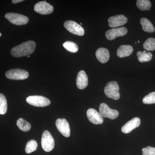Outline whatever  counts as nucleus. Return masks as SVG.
Returning a JSON list of instances; mask_svg holds the SVG:
<instances>
[{
  "instance_id": "1",
  "label": "nucleus",
  "mask_w": 155,
  "mask_h": 155,
  "mask_svg": "<svg viewBox=\"0 0 155 155\" xmlns=\"http://www.w3.org/2000/svg\"><path fill=\"white\" fill-rule=\"evenodd\" d=\"M35 47L36 43L35 42L33 41H29L13 48L11 50V54L15 58L28 56L34 52Z\"/></svg>"
},
{
  "instance_id": "2",
  "label": "nucleus",
  "mask_w": 155,
  "mask_h": 155,
  "mask_svg": "<svg viewBox=\"0 0 155 155\" xmlns=\"http://www.w3.org/2000/svg\"><path fill=\"white\" fill-rule=\"evenodd\" d=\"M104 93L108 97L116 101L120 98L119 85L116 81H110L107 84L104 88Z\"/></svg>"
},
{
  "instance_id": "3",
  "label": "nucleus",
  "mask_w": 155,
  "mask_h": 155,
  "mask_svg": "<svg viewBox=\"0 0 155 155\" xmlns=\"http://www.w3.org/2000/svg\"><path fill=\"white\" fill-rule=\"evenodd\" d=\"M55 142L52 136L47 130H45L41 138V146L43 149L47 152L52 150L54 147Z\"/></svg>"
},
{
  "instance_id": "4",
  "label": "nucleus",
  "mask_w": 155,
  "mask_h": 155,
  "mask_svg": "<svg viewBox=\"0 0 155 155\" xmlns=\"http://www.w3.org/2000/svg\"><path fill=\"white\" fill-rule=\"evenodd\" d=\"M5 17L12 24L17 25H25L29 21L28 17L17 13H7Z\"/></svg>"
},
{
  "instance_id": "5",
  "label": "nucleus",
  "mask_w": 155,
  "mask_h": 155,
  "mask_svg": "<svg viewBox=\"0 0 155 155\" xmlns=\"http://www.w3.org/2000/svg\"><path fill=\"white\" fill-rule=\"evenodd\" d=\"M5 75L7 78L10 79L22 80L28 78L29 74L26 70L20 69H14L7 71Z\"/></svg>"
},
{
  "instance_id": "6",
  "label": "nucleus",
  "mask_w": 155,
  "mask_h": 155,
  "mask_svg": "<svg viewBox=\"0 0 155 155\" xmlns=\"http://www.w3.org/2000/svg\"><path fill=\"white\" fill-rule=\"evenodd\" d=\"M26 101L29 104L37 107H46L51 104L48 99L41 96H30L27 97Z\"/></svg>"
},
{
  "instance_id": "7",
  "label": "nucleus",
  "mask_w": 155,
  "mask_h": 155,
  "mask_svg": "<svg viewBox=\"0 0 155 155\" xmlns=\"http://www.w3.org/2000/svg\"><path fill=\"white\" fill-rule=\"evenodd\" d=\"M99 113L103 118L107 117L111 119H116L119 115V112L117 110L111 109L105 103L100 104Z\"/></svg>"
},
{
  "instance_id": "8",
  "label": "nucleus",
  "mask_w": 155,
  "mask_h": 155,
  "mask_svg": "<svg viewBox=\"0 0 155 155\" xmlns=\"http://www.w3.org/2000/svg\"><path fill=\"white\" fill-rule=\"evenodd\" d=\"M65 28L70 33L78 36H83L84 30L81 25L72 20H68L64 23Z\"/></svg>"
},
{
  "instance_id": "9",
  "label": "nucleus",
  "mask_w": 155,
  "mask_h": 155,
  "mask_svg": "<svg viewBox=\"0 0 155 155\" xmlns=\"http://www.w3.org/2000/svg\"><path fill=\"white\" fill-rule=\"evenodd\" d=\"M34 11L42 15L51 14L54 11L53 6L45 1L39 2L35 5Z\"/></svg>"
},
{
  "instance_id": "10",
  "label": "nucleus",
  "mask_w": 155,
  "mask_h": 155,
  "mask_svg": "<svg viewBox=\"0 0 155 155\" xmlns=\"http://www.w3.org/2000/svg\"><path fill=\"white\" fill-rule=\"evenodd\" d=\"M56 125L58 130L64 136L68 137L70 135V129L68 121L65 119H58Z\"/></svg>"
},
{
  "instance_id": "11",
  "label": "nucleus",
  "mask_w": 155,
  "mask_h": 155,
  "mask_svg": "<svg viewBox=\"0 0 155 155\" xmlns=\"http://www.w3.org/2000/svg\"><path fill=\"white\" fill-rule=\"evenodd\" d=\"M127 33V28L125 27L114 28L107 31L106 37L109 40H113L118 37L124 36Z\"/></svg>"
},
{
  "instance_id": "12",
  "label": "nucleus",
  "mask_w": 155,
  "mask_h": 155,
  "mask_svg": "<svg viewBox=\"0 0 155 155\" xmlns=\"http://www.w3.org/2000/svg\"><path fill=\"white\" fill-rule=\"evenodd\" d=\"M108 21L109 26L115 28L125 25L127 22V19L123 15H116L110 17Z\"/></svg>"
},
{
  "instance_id": "13",
  "label": "nucleus",
  "mask_w": 155,
  "mask_h": 155,
  "mask_svg": "<svg viewBox=\"0 0 155 155\" xmlns=\"http://www.w3.org/2000/svg\"><path fill=\"white\" fill-rule=\"evenodd\" d=\"M87 116L89 121L95 125L102 124L104 122V119L99 113L93 108L88 109L87 112Z\"/></svg>"
},
{
  "instance_id": "14",
  "label": "nucleus",
  "mask_w": 155,
  "mask_h": 155,
  "mask_svg": "<svg viewBox=\"0 0 155 155\" xmlns=\"http://www.w3.org/2000/svg\"><path fill=\"white\" fill-rule=\"evenodd\" d=\"M140 124V120L138 117H135L127 122L122 127V131L123 133H130L132 130L139 127Z\"/></svg>"
},
{
  "instance_id": "15",
  "label": "nucleus",
  "mask_w": 155,
  "mask_h": 155,
  "mask_svg": "<svg viewBox=\"0 0 155 155\" xmlns=\"http://www.w3.org/2000/svg\"><path fill=\"white\" fill-rule=\"evenodd\" d=\"M88 78L86 73L83 70H81L78 74L76 78V85L79 89H84L88 85Z\"/></svg>"
},
{
  "instance_id": "16",
  "label": "nucleus",
  "mask_w": 155,
  "mask_h": 155,
  "mask_svg": "<svg viewBox=\"0 0 155 155\" xmlns=\"http://www.w3.org/2000/svg\"><path fill=\"white\" fill-rule=\"evenodd\" d=\"M96 56L98 61L102 64H105L109 61L110 52L105 48H101L96 52Z\"/></svg>"
},
{
  "instance_id": "17",
  "label": "nucleus",
  "mask_w": 155,
  "mask_h": 155,
  "mask_svg": "<svg viewBox=\"0 0 155 155\" xmlns=\"http://www.w3.org/2000/svg\"><path fill=\"white\" fill-rule=\"evenodd\" d=\"M133 48L132 46L128 45L120 46L117 51V55L120 58L128 57L132 54Z\"/></svg>"
},
{
  "instance_id": "18",
  "label": "nucleus",
  "mask_w": 155,
  "mask_h": 155,
  "mask_svg": "<svg viewBox=\"0 0 155 155\" xmlns=\"http://www.w3.org/2000/svg\"><path fill=\"white\" fill-rule=\"evenodd\" d=\"M140 22L143 29L144 31L149 33L154 32V27L152 22L148 19L146 18H141Z\"/></svg>"
},
{
  "instance_id": "19",
  "label": "nucleus",
  "mask_w": 155,
  "mask_h": 155,
  "mask_svg": "<svg viewBox=\"0 0 155 155\" xmlns=\"http://www.w3.org/2000/svg\"><path fill=\"white\" fill-rule=\"evenodd\" d=\"M17 125L20 130L24 132L29 131L31 128L30 123L22 118H19L17 120Z\"/></svg>"
},
{
  "instance_id": "20",
  "label": "nucleus",
  "mask_w": 155,
  "mask_h": 155,
  "mask_svg": "<svg viewBox=\"0 0 155 155\" xmlns=\"http://www.w3.org/2000/svg\"><path fill=\"white\" fill-rule=\"evenodd\" d=\"M137 6L141 11H148L151 8V3L149 0H137Z\"/></svg>"
},
{
  "instance_id": "21",
  "label": "nucleus",
  "mask_w": 155,
  "mask_h": 155,
  "mask_svg": "<svg viewBox=\"0 0 155 155\" xmlns=\"http://www.w3.org/2000/svg\"><path fill=\"white\" fill-rule=\"evenodd\" d=\"M137 58L139 62L141 63L148 62L152 58V54L150 52L143 53V52L138 51L137 54Z\"/></svg>"
},
{
  "instance_id": "22",
  "label": "nucleus",
  "mask_w": 155,
  "mask_h": 155,
  "mask_svg": "<svg viewBox=\"0 0 155 155\" xmlns=\"http://www.w3.org/2000/svg\"><path fill=\"white\" fill-rule=\"evenodd\" d=\"M63 45L67 51L70 52L75 53L77 52L78 50L77 45L73 42L70 41L65 42L63 44Z\"/></svg>"
},
{
  "instance_id": "23",
  "label": "nucleus",
  "mask_w": 155,
  "mask_h": 155,
  "mask_svg": "<svg viewBox=\"0 0 155 155\" xmlns=\"http://www.w3.org/2000/svg\"><path fill=\"white\" fill-rule=\"evenodd\" d=\"M8 110V104L6 97L4 94H0V115L6 114Z\"/></svg>"
},
{
  "instance_id": "24",
  "label": "nucleus",
  "mask_w": 155,
  "mask_h": 155,
  "mask_svg": "<svg viewBox=\"0 0 155 155\" xmlns=\"http://www.w3.org/2000/svg\"><path fill=\"white\" fill-rule=\"evenodd\" d=\"M38 147V143L35 140H29L26 143L25 148V152L29 154L35 151Z\"/></svg>"
},
{
  "instance_id": "25",
  "label": "nucleus",
  "mask_w": 155,
  "mask_h": 155,
  "mask_svg": "<svg viewBox=\"0 0 155 155\" xmlns=\"http://www.w3.org/2000/svg\"><path fill=\"white\" fill-rule=\"evenodd\" d=\"M145 50L148 51L155 50V38H150L146 41L143 45Z\"/></svg>"
},
{
  "instance_id": "26",
  "label": "nucleus",
  "mask_w": 155,
  "mask_h": 155,
  "mask_svg": "<svg viewBox=\"0 0 155 155\" xmlns=\"http://www.w3.org/2000/svg\"><path fill=\"white\" fill-rule=\"evenodd\" d=\"M143 102L146 104H155V92L150 93L143 99Z\"/></svg>"
},
{
  "instance_id": "27",
  "label": "nucleus",
  "mask_w": 155,
  "mask_h": 155,
  "mask_svg": "<svg viewBox=\"0 0 155 155\" xmlns=\"http://www.w3.org/2000/svg\"><path fill=\"white\" fill-rule=\"evenodd\" d=\"M143 155H155V148L148 146L142 150Z\"/></svg>"
},
{
  "instance_id": "28",
  "label": "nucleus",
  "mask_w": 155,
  "mask_h": 155,
  "mask_svg": "<svg viewBox=\"0 0 155 155\" xmlns=\"http://www.w3.org/2000/svg\"><path fill=\"white\" fill-rule=\"evenodd\" d=\"M23 0H13V1H12V2L14 3V4H16V3L21 2H23Z\"/></svg>"
},
{
  "instance_id": "29",
  "label": "nucleus",
  "mask_w": 155,
  "mask_h": 155,
  "mask_svg": "<svg viewBox=\"0 0 155 155\" xmlns=\"http://www.w3.org/2000/svg\"><path fill=\"white\" fill-rule=\"evenodd\" d=\"M1 36H2V34L0 33V37H1Z\"/></svg>"
},
{
  "instance_id": "30",
  "label": "nucleus",
  "mask_w": 155,
  "mask_h": 155,
  "mask_svg": "<svg viewBox=\"0 0 155 155\" xmlns=\"http://www.w3.org/2000/svg\"><path fill=\"white\" fill-rule=\"evenodd\" d=\"M28 58H30V56H29V55L28 56Z\"/></svg>"
},
{
  "instance_id": "31",
  "label": "nucleus",
  "mask_w": 155,
  "mask_h": 155,
  "mask_svg": "<svg viewBox=\"0 0 155 155\" xmlns=\"http://www.w3.org/2000/svg\"><path fill=\"white\" fill-rule=\"evenodd\" d=\"M80 25H82V23H80Z\"/></svg>"
}]
</instances>
